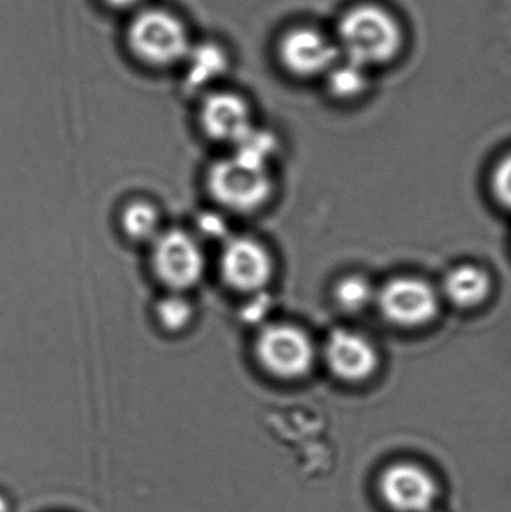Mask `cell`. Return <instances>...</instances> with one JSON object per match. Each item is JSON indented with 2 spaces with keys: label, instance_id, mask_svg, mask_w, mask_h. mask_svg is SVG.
I'll return each mask as SVG.
<instances>
[{
  "label": "cell",
  "instance_id": "6da1fadb",
  "mask_svg": "<svg viewBox=\"0 0 511 512\" xmlns=\"http://www.w3.org/2000/svg\"><path fill=\"white\" fill-rule=\"evenodd\" d=\"M341 57L371 69L393 62L405 45L404 27L377 3H360L339 18L335 35Z\"/></svg>",
  "mask_w": 511,
  "mask_h": 512
},
{
  "label": "cell",
  "instance_id": "7a4b0ae2",
  "mask_svg": "<svg viewBox=\"0 0 511 512\" xmlns=\"http://www.w3.org/2000/svg\"><path fill=\"white\" fill-rule=\"evenodd\" d=\"M207 191L222 210L248 215L267 206L275 189L270 165L233 150L210 165Z\"/></svg>",
  "mask_w": 511,
  "mask_h": 512
},
{
  "label": "cell",
  "instance_id": "3957f363",
  "mask_svg": "<svg viewBox=\"0 0 511 512\" xmlns=\"http://www.w3.org/2000/svg\"><path fill=\"white\" fill-rule=\"evenodd\" d=\"M128 45L137 59L155 68L185 62L192 47L185 23L159 8L141 9L134 15L128 26Z\"/></svg>",
  "mask_w": 511,
  "mask_h": 512
},
{
  "label": "cell",
  "instance_id": "277c9868",
  "mask_svg": "<svg viewBox=\"0 0 511 512\" xmlns=\"http://www.w3.org/2000/svg\"><path fill=\"white\" fill-rule=\"evenodd\" d=\"M254 355L258 366L282 381H294L311 372L315 361V346L311 337L296 325H264L254 342Z\"/></svg>",
  "mask_w": 511,
  "mask_h": 512
},
{
  "label": "cell",
  "instance_id": "5b68a950",
  "mask_svg": "<svg viewBox=\"0 0 511 512\" xmlns=\"http://www.w3.org/2000/svg\"><path fill=\"white\" fill-rule=\"evenodd\" d=\"M150 265L170 292L194 288L206 273V255L197 237L179 228L164 230L150 245Z\"/></svg>",
  "mask_w": 511,
  "mask_h": 512
},
{
  "label": "cell",
  "instance_id": "8992f818",
  "mask_svg": "<svg viewBox=\"0 0 511 512\" xmlns=\"http://www.w3.org/2000/svg\"><path fill=\"white\" fill-rule=\"evenodd\" d=\"M218 267L222 282L245 295L263 294L275 273V261L266 245L246 236L225 240Z\"/></svg>",
  "mask_w": 511,
  "mask_h": 512
},
{
  "label": "cell",
  "instance_id": "52a82bcc",
  "mask_svg": "<svg viewBox=\"0 0 511 512\" xmlns=\"http://www.w3.org/2000/svg\"><path fill=\"white\" fill-rule=\"evenodd\" d=\"M278 53L285 71L306 80L326 77L341 59L335 38L308 26L288 30L279 42Z\"/></svg>",
  "mask_w": 511,
  "mask_h": 512
},
{
  "label": "cell",
  "instance_id": "ba28073f",
  "mask_svg": "<svg viewBox=\"0 0 511 512\" xmlns=\"http://www.w3.org/2000/svg\"><path fill=\"white\" fill-rule=\"evenodd\" d=\"M378 487L381 499L393 512H431L440 493L431 472L410 462L389 466Z\"/></svg>",
  "mask_w": 511,
  "mask_h": 512
},
{
  "label": "cell",
  "instance_id": "9c48e42d",
  "mask_svg": "<svg viewBox=\"0 0 511 512\" xmlns=\"http://www.w3.org/2000/svg\"><path fill=\"white\" fill-rule=\"evenodd\" d=\"M381 312L393 324L419 327L428 324L438 312V295L425 280L396 277L377 294Z\"/></svg>",
  "mask_w": 511,
  "mask_h": 512
},
{
  "label": "cell",
  "instance_id": "30bf717a",
  "mask_svg": "<svg viewBox=\"0 0 511 512\" xmlns=\"http://www.w3.org/2000/svg\"><path fill=\"white\" fill-rule=\"evenodd\" d=\"M198 120L210 140L233 147L255 128L248 102L233 92L209 93L201 102Z\"/></svg>",
  "mask_w": 511,
  "mask_h": 512
},
{
  "label": "cell",
  "instance_id": "8fae6325",
  "mask_svg": "<svg viewBox=\"0 0 511 512\" xmlns=\"http://www.w3.org/2000/svg\"><path fill=\"white\" fill-rule=\"evenodd\" d=\"M324 360L333 375L344 381L359 382L377 370L378 352L362 334L338 328L324 343Z\"/></svg>",
  "mask_w": 511,
  "mask_h": 512
},
{
  "label": "cell",
  "instance_id": "7c38bea8",
  "mask_svg": "<svg viewBox=\"0 0 511 512\" xmlns=\"http://www.w3.org/2000/svg\"><path fill=\"white\" fill-rule=\"evenodd\" d=\"M186 84L191 89H207L224 77L228 69V56L224 48L213 42L192 45L185 59Z\"/></svg>",
  "mask_w": 511,
  "mask_h": 512
},
{
  "label": "cell",
  "instance_id": "4fadbf2b",
  "mask_svg": "<svg viewBox=\"0 0 511 512\" xmlns=\"http://www.w3.org/2000/svg\"><path fill=\"white\" fill-rule=\"evenodd\" d=\"M444 295L459 307H474L482 303L491 291V279L483 268L461 265L447 273Z\"/></svg>",
  "mask_w": 511,
  "mask_h": 512
},
{
  "label": "cell",
  "instance_id": "5bb4252c",
  "mask_svg": "<svg viewBox=\"0 0 511 512\" xmlns=\"http://www.w3.org/2000/svg\"><path fill=\"white\" fill-rule=\"evenodd\" d=\"M122 233L134 243L152 245L162 233L161 216L155 206L144 200H135L126 204L120 213Z\"/></svg>",
  "mask_w": 511,
  "mask_h": 512
},
{
  "label": "cell",
  "instance_id": "9a60e30c",
  "mask_svg": "<svg viewBox=\"0 0 511 512\" xmlns=\"http://www.w3.org/2000/svg\"><path fill=\"white\" fill-rule=\"evenodd\" d=\"M324 80H326L330 95L333 98L341 99V101L359 98L369 86L368 69L356 65L344 57H341L336 65L327 72Z\"/></svg>",
  "mask_w": 511,
  "mask_h": 512
},
{
  "label": "cell",
  "instance_id": "2e32d148",
  "mask_svg": "<svg viewBox=\"0 0 511 512\" xmlns=\"http://www.w3.org/2000/svg\"><path fill=\"white\" fill-rule=\"evenodd\" d=\"M155 318L162 330L179 333L191 325L194 307L182 292H170L155 304Z\"/></svg>",
  "mask_w": 511,
  "mask_h": 512
},
{
  "label": "cell",
  "instance_id": "e0dca14e",
  "mask_svg": "<svg viewBox=\"0 0 511 512\" xmlns=\"http://www.w3.org/2000/svg\"><path fill=\"white\" fill-rule=\"evenodd\" d=\"M335 297L339 306L344 307L345 310L359 312L365 309L377 295L368 280L359 276H350L336 285Z\"/></svg>",
  "mask_w": 511,
  "mask_h": 512
},
{
  "label": "cell",
  "instance_id": "ac0fdd59",
  "mask_svg": "<svg viewBox=\"0 0 511 512\" xmlns=\"http://www.w3.org/2000/svg\"><path fill=\"white\" fill-rule=\"evenodd\" d=\"M492 191L497 200L511 209V153L501 159L492 173Z\"/></svg>",
  "mask_w": 511,
  "mask_h": 512
},
{
  "label": "cell",
  "instance_id": "d6986e66",
  "mask_svg": "<svg viewBox=\"0 0 511 512\" xmlns=\"http://www.w3.org/2000/svg\"><path fill=\"white\" fill-rule=\"evenodd\" d=\"M104 2L114 9H134L138 8L144 0H104Z\"/></svg>",
  "mask_w": 511,
  "mask_h": 512
}]
</instances>
